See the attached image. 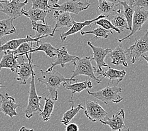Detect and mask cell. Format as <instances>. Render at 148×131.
<instances>
[{"mask_svg":"<svg viewBox=\"0 0 148 131\" xmlns=\"http://www.w3.org/2000/svg\"><path fill=\"white\" fill-rule=\"evenodd\" d=\"M4 1H5V0H0V3L4 2Z\"/></svg>","mask_w":148,"mask_h":131,"instance_id":"obj_42","label":"cell"},{"mask_svg":"<svg viewBox=\"0 0 148 131\" xmlns=\"http://www.w3.org/2000/svg\"><path fill=\"white\" fill-rule=\"evenodd\" d=\"M14 20L12 18L0 20V39L5 35L16 32V28L13 25Z\"/></svg>","mask_w":148,"mask_h":131,"instance_id":"obj_24","label":"cell"},{"mask_svg":"<svg viewBox=\"0 0 148 131\" xmlns=\"http://www.w3.org/2000/svg\"><path fill=\"white\" fill-rule=\"evenodd\" d=\"M6 1H11L12 0H6Z\"/></svg>","mask_w":148,"mask_h":131,"instance_id":"obj_43","label":"cell"},{"mask_svg":"<svg viewBox=\"0 0 148 131\" xmlns=\"http://www.w3.org/2000/svg\"><path fill=\"white\" fill-rule=\"evenodd\" d=\"M90 3H83L77 0H68L61 5H55L53 8L54 10H59L62 12H68L78 15L79 12L88 9L90 6Z\"/></svg>","mask_w":148,"mask_h":131,"instance_id":"obj_10","label":"cell"},{"mask_svg":"<svg viewBox=\"0 0 148 131\" xmlns=\"http://www.w3.org/2000/svg\"><path fill=\"white\" fill-rule=\"evenodd\" d=\"M123 90L121 88L117 86H110V85H108L101 90L95 92H90L89 90H87L89 95L102 101L107 105L110 102L115 104L121 102L123 100V98L121 97L120 93Z\"/></svg>","mask_w":148,"mask_h":131,"instance_id":"obj_4","label":"cell"},{"mask_svg":"<svg viewBox=\"0 0 148 131\" xmlns=\"http://www.w3.org/2000/svg\"><path fill=\"white\" fill-rule=\"evenodd\" d=\"M59 1V0H49V5L51 6L52 7L54 5L58 4ZM52 8H53V7H52Z\"/></svg>","mask_w":148,"mask_h":131,"instance_id":"obj_38","label":"cell"},{"mask_svg":"<svg viewBox=\"0 0 148 131\" xmlns=\"http://www.w3.org/2000/svg\"><path fill=\"white\" fill-rule=\"evenodd\" d=\"M130 58V62L135 63L137 59L148 52V30L143 37L136 40L135 44L127 49Z\"/></svg>","mask_w":148,"mask_h":131,"instance_id":"obj_7","label":"cell"},{"mask_svg":"<svg viewBox=\"0 0 148 131\" xmlns=\"http://www.w3.org/2000/svg\"><path fill=\"white\" fill-rule=\"evenodd\" d=\"M0 98L1 100L0 112L13 119L14 117L18 115L16 108L18 107L19 105L15 102V98L10 96L8 93H5V95H3L2 93H0Z\"/></svg>","mask_w":148,"mask_h":131,"instance_id":"obj_12","label":"cell"},{"mask_svg":"<svg viewBox=\"0 0 148 131\" xmlns=\"http://www.w3.org/2000/svg\"><path fill=\"white\" fill-rule=\"evenodd\" d=\"M37 47V45H34V42H25L21 44L15 51H13L17 57L23 56L27 54H29L31 51Z\"/></svg>","mask_w":148,"mask_h":131,"instance_id":"obj_31","label":"cell"},{"mask_svg":"<svg viewBox=\"0 0 148 131\" xmlns=\"http://www.w3.org/2000/svg\"><path fill=\"white\" fill-rule=\"evenodd\" d=\"M110 32L112 34H113V32L110 30H108L103 29V27H98L97 29H92V30H89V31H80L81 35H84L86 34H93L95 35V38H107L108 37V33Z\"/></svg>","mask_w":148,"mask_h":131,"instance_id":"obj_32","label":"cell"},{"mask_svg":"<svg viewBox=\"0 0 148 131\" xmlns=\"http://www.w3.org/2000/svg\"><path fill=\"white\" fill-rule=\"evenodd\" d=\"M88 45L91 49H92L93 57L92 58V61H95L97 63V68L96 69L97 71H101L102 67H108V65L105 62V58L108 54H110L112 52L110 49H103L100 47H97L94 45L90 41H88Z\"/></svg>","mask_w":148,"mask_h":131,"instance_id":"obj_13","label":"cell"},{"mask_svg":"<svg viewBox=\"0 0 148 131\" xmlns=\"http://www.w3.org/2000/svg\"><path fill=\"white\" fill-rule=\"evenodd\" d=\"M98 5L97 8V13L98 15H104L105 17L110 16V14L115 12V5L106 0H98Z\"/></svg>","mask_w":148,"mask_h":131,"instance_id":"obj_26","label":"cell"},{"mask_svg":"<svg viewBox=\"0 0 148 131\" xmlns=\"http://www.w3.org/2000/svg\"><path fill=\"white\" fill-rule=\"evenodd\" d=\"M53 17L56 22V25L52 30V37L54 36L56 31L58 29L64 27H71L73 25L74 19L70 13L62 12L55 10Z\"/></svg>","mask_w":148,"mask_h":131,"instance_id":"obj_14","label":"cell"},{"mask_svg":"<svg viewBox=\"0 0 148 131\" xmlns=\"http://www.w3.org/2000/svg\"><path fill=\"white\" fill-rule=\"evenodd\" d=\"M106 1L113 3V4L115 5V6H119L121 5V2L127 1V0H106Z\"/></svg>","mask_w":148,"mask_h":131,"instance_id":"obj_37","label":"cell"},{"mask_svg":"<svg viewBox=\"0 0 148 131\" xmlns=\"http://www.w3.org/2000/svg\"><path fill=\"white\" fill-rule=\"evenodd\" d=\"M121 5L124 7V12H124V15L127 20V22L129 30L131 31L132 25V19L135 8L131 4L127 3V1L121 2Z\"/></svg>","mask_w":148,"mask_h":131,"instance_id":"obj_30","label":"cell"},{"mask_svg":"<svg viewBox=\"0 0 148 131\" xmlns=\"http://www.w3.org/2000/svg\"><path fill=\"white\" fill-rule=\"evenodd\" d=\"M37 47L34 49V50L31 51L30 53H33L34 52L42 51L44 52L49 58H53L54 56H57L59 48H56L50 43L47 42H42L40 40L37 42Z\"/></svg>","mask_w":148,"mask_h":131,"instance_id":"obj_23","label":"cell"},{"mask_svg":"<svg viewBox=\"0 0 148 131\" xmlns=\"http://www.w3.org/2000/svg\"><path fill=\"white\" fill-rule=\"evenodd\" d=\"M45 105L44 106V108L42 112H39V115L41 116L42 119L44 122H47L51 119V117L53 113L54 107L55 102L52 100L51 98H44Z\"/></svg>","mask_w":148,"mask_h":131,"instance_id":"obj_27","label":"cell"},{"mask_svg":"<svg viewBox=\"0 0 148 131\" xmlns=\"http://www.w3.org/2000/svg\"><path fill=\"white\" fill-rule=\"evenodd\" d=\"M69 103H71L72 104L71 108L68 110V111H66L64 113V115L62 116V119L61 120V123H62V124L64 126L68 125L69 123L71 122V120L77 114H78L81 110H84V107H83V105L81 104L77 105V107L75 108L73 100H70Z\"/></svg>","mask_w":148,"mask_h":131,"instance_id":"obj_25","label":"cell"},{"mask_svg":"<svg viewBox=\"0 0 148 131\" xmlns=\"http://www.w3.org/2000/svg\"><path fill=\"white\" fill-rule=\"evenodd\" d=\"M93 23L95 25H99L101 27H103V29L108 30H115V32H117V33L121 32V30L117 29V27H115L110 21H109L107 19H104V18H102V19H100L98 20L95 21V22H93Z\"/></svg>","mask_w":148,"mask_h":131,"instance_id":"obj_34","label":"cell"},{"mask_svg":"<svg viewBox=\"0 0 148 131\" xmlns=\"http://www.w3.org/2000/svg\"><path fill=\"white\" fill-rule=\"evenodd\" d=\"M111 22L115 27L121 30V32L125 29L129 30L127 22L124 15V12L121 10H117V13L111 20Z\"/></svg>","mask_w":148,"mask_h":131,"instance_id":"obj_29","label":"cell"},{"mask_svg":"<svg viewBox=\"0 0 148 131\" xmlns=\"http://www.w3.org/2000/svg\"><path fill=\"white\" fill-rule=\"evenodd\" d=\"M29 3V0H25L20 2V0H12L8 1L5 0L4 2L0 3V12L5 13L10 18L16 19L22 15V10Z\"/></svg>","mask_w":148,"mask_h":131,"instance_id":"obj_8","label":"cell"},{"mask_svg":"<svg viewBox=\"0 0 148 131\" xmlns=\"http://www.w3.org/2000/svg\"><path fill=\"white\" fill-rule=\"evenodd\" d=\"M95 73L99 74L100 76L103 78H107L108 79V85H110L111 83L114 82V80H116V84L121 83L122 80L124 79L126 75V71L125 70H117L114 68H112L110 67H108V69L106 71H104L103 70L97 71L95 69Z\"/></svg>","mask_w":148,"mask_h":131,"instance_id":"obj_18","label":"cell"},{"mask_svg":"<svg viewBox=\"0 0 148 131\" xmlns=\"http://www.w3.org/2000/svg\"><path fill=\"white\" fill-rule=\"evenodd\" d=\"M34 68L32 70V76L30 83L29 96L28 100L27 106L25 110V115L27 119H30L36 112H42V104L40 100L42 97L38 95L36 91V83H35V76L36 73L34 71Z\"/></svg>","mask_w":148,"mask_h":131,"instance_id":"obj_3","label":"cell"},{"mask_svg":"<svg viewBox=\"0 0 148 131\" xmlns=\"http://www.w3.org/2000/svg\"><path fill=\"white\" fill-rule=\"evenodd\" d=\"M20 131H23V130H34V129H27V128H26L25 127H21V128L20 129Z\"/></svg>","mask_w":148,"mask_h":131,"instance_id":"obj_39","label":"cell"},{"mask_svg":"<svg viewBox=\"0 0 148 131\" xmlns=\"http://www.w3.org/2000/svg\"><path fill=\"white\" fill-rule=\"evenodd\" d=\"M105 16L104 15H100L97 17L96 19H95L93 20H86L84 22H77L75 21L74 20L73 23V25L71 27V29H70L69 30H68L66 32H64L61 34L60 35V38H61V40L64 42L67 37L69 36V35H71L75 34L76 33L82 31V30L83 29L84 27H85L86 26H90L91 23H93L95 22V21L98 20L100 19H102V18H105Z\"/></svg>","mask_w":148,"mask_h":131,"instance_id":"obj_19","label":"cell"},{"mask_svg":"<svg viewBox=\"0 0 148 131\" xmlns=\"http://www.w3.org/2000/svg\"><path fill=\"white\" fill-rule=\"evenodd\" d=\"M127 52L126 50H124L121 46H117L112 51L110 54V57L112 59L111 63L116 66L122 64L127 68L128 66L127 62Z\"/></svg>","mask_w":148,"mask_h":131,"instance_id":"obj_20","label":"cell"},{"mask_svg":"<svg viewBox=\"0 0 148 131\" xmlns=\"http://www.w3.org/2000/svg\"><path fill=\"white\" fill-rule=\"evenodd\" d=\"M48 37L47 35H42L38 37H32L30 35H27L25 38H19L16 39L10 40L6 42L5 44L0 45V52L5 51H15L19 46L25 42H38L42 38H45Z\"/></svg>","mask_w":148,"mask_h":131,"instance_id":"obj_16","label":"cell"},{"mask_svg":"<svg viewBox=\"0 0 148 131\" xmlns=\"http://www.w3.org/2000/svg\"><path fill=\"white\" fill-rule=\"evenodd\" d=\"M90 79L84 81L83 82H76L74 84H71V83H69L68 82H64L62 83V86L66 89L71 91V100H73V97L75 93H80V92L83 91L84 90H88L89 88H93L92 83L91 82Z\"/></svg>","mask_w":148,"mask_h":131,"instance_id":"obj_21","label":"cell"},{"mask_svg":"<svg viewBox=\"0 0 148 131\" xmlns=\"http://www.w3.org/2000/svg\"><path fill=\"white\" fill-rule=\"evenodd\" d=\"M18 58L14 54L13 51H5L4 55L0 61V71L1 69H10L12 72H16L18 69L20 64L17 61Z\"/></svg>","mask_w":148,"mask_h":131,"instance_id":"obj_17","label":"cell"},{"mask_svg":"<svg viewBox=\"0 0 148 131\" xmlns=\"http://www.w3.org/2000/svg\"><path fill=\"white\" fill-rule=\"evenodd\" d=\"M2 87H4V86H2V83H1V81H0V89H1V88H2Z\"/></svg>","mask_w":148,"mask_h":131,"instance_id":"obj_41","label":"cell"},{"mask_svg":"<svg viewBox=\"0 0 148 131\" xmlns=\"http://www.w3.org/2000/svg\"><path fill=\"white\" fill-rule=\"evenodd\" d=\"M41 77L37 79L38 82L44 84L47 87V89L49 91L50 98L54 101L58 100V88L61 86V84L64 82L72 83V81H78L75 78H67L64 76L59 73L57 71H51L47 72L45 71L40 70Z\"/></svg>","mask_w":148,"mask_h":131,"instance_id":"obj_1","label":"cell"},{"mask_svg":"<svg viewBox=\"0 0 148 131\" xmlns=\"http://www.w3.org/2000/svg\"><path fill=\"white\" fill-rule=\"evenodd\" d=\"M91 61L92 58L87 56L82 58L77 57L74 60L73 62L75 68L73 72L71 78H75V77L79 75L86 76L90 79L95 80L98 84H100L101 82V80L95 75V73L96 68L92 66Z\"/></svg>","mask_w":148,"mask_h":131,"instance_id":"obj_2","label":"cell"},{"mask_svg":"<svg viewBox=\"0 0 148 131\" xmlns=\"http://www.w3.org/2000/svg\"><path fill=\"white\" fill-rule=\"evenodd\" d=\"M66 131H79V127L75 123H69L66 125Z\"/></svg>","mask_w":148,"mask_h":131,"instance_id":"obj_36","label":"cell"},{"mask_svg":"<svg viewBox=\"0 0 148 131\" xmlns=\"http://www.w3.org/2000/svg\"><path fill=\"white\" fill-rule=\"evenodd\" d=\"M84 115L90 121L95 122L106 120L108 112L97 102L87 100Z\"/></svg>","mask_w":148,"mask_h":131,"instance_id":"obj_6","label":"cell"},{"mask_svg":"<svg viewBox=\"0 0 148 131\" xmlns=\"http://www.w3.org/2000/svg\"><path fill=\"white\" fill-rule=\"evenodd\" d=\"M147 20H148V10L144 9L141 7H136L133 15L132 30L130 31V33L124 38L116 40L119 43H121L122 41L130 38L134 34L141 30L143 25Z\"/></svg>","mask_w":148,"mask_h":131,"instance_id":"obj_5","label":"cell"},{"mask_svg":"<svg viewBox=\"0 0 148 131\" xmlns=\"http://www.w3.org/2000/svg\"><path fill=\"white\" fill-rule=\"evenodd\" d=\"M132 6L141 8L148 10V0H132Z\"/></svg>","mask_w":148,"mask_h":131,"instance_id":"obj_35","label":"cell"},{"mask_svg":"<svg viewBox=\"0 0 148 131\" xmlns=\"http://www.w3.org/2000/svg\"><path fill=\"white\" fill-rule=\"evenodd\" d=\"M28 59V62H23L21 63L18 69L15 72L18 77L15 78V79L19 81L21 84H26L27 81L32 76V70L33 68H36L38 66L35 65L32 61V53H29L25 55Z\"/></svg>","mask_w":148,"mask_h":131,"instance_id":"obj_9","label":"cell"},{"mask_svg":"<svg viewBox=\"0 0 148 131\" xmlns=\"http://www.w3.org/2000/svg\"><path fill=\"white\" fill-rule=\"evenodd\" d=\"M32 8H38L48 13H50L52 10H54L49 4V0H32Z\"/></svg>","mask_w":148,"mask_h":131,"instance_id":"obj_33","label":"cell"},{"mask_svg":"<svg viewBox=\"0 0 148 131\" xmlns=\"http://www.w3.org/2000/svg\"><path fill=\"white\" fill-rule=\"evenodd\" d=\"M77 58V56L69 54L66 47L62 46V47L59 48L57 54V58L55 60V61L51 63V66L50 68H49L45 71H51L56 66H60L62 68H64L67 63L73 62L74 60Z\"/></svg>","mask_w":148,"mask_h":131,"instance_id":"obj_15","label":"cell"},{"mask_svg":"<svg viewBox=\"0 0 148 131\" xmlns=\"http://www.w3.org/2000/svg\"><path fill=\"white\" fill-rule=\"evenodd\" d=\"M141 57H143V58L144 59H145L146 61H147V62L148 63V56H147V55H146V54H144L142 55Z\"/></svg>","mask_w":148,"mask_h":131,"instance_id":"obj_40","label":"cell"},{"mask_svg":"<svg viewBox=\"0 0 148 131\" xmlns=\"http://www.w3.org/2000/svg\"><path fill=\"white\" fill-rule=\"evenodd\" d=\"M125 114L124 109H121L115 115H112V118H107L106 120H101L100 122L104 125L110 127L112 131L129 130V128L125 124Z\"/></svg>","mask_w":148,"mask_h":131,"instance_id":"obj_11","label":"cell"},{"mask_svg":"<svg viewBox=\"0 0 148 131\" xmlns=\"http://www.w3.org/2000/svg\"><path fill=\"white\" fill-rule=\"evenodd\" d=\"M21 12L22 15L29 18L31 22L42 21L43 23H45V18L47 16V13H49L46 11L38 8H31L29 10H25L23 8Z\"/></svg>","mask_w":148,"mask_h":131,"instance_id":"obj_22","label":"cell"},{"mask_svg":"<svg viewBox=\"0 0 148 131\" xmlns=\"http://www.w3.org/2000/svg\"><path fill=\"white\" fill-rule=\"evenodd\" d=\"M32 29L36 32V37H40L42 35L52 37L53 29L48 23H39L36 22H32Z\"/></svg>","mask_w":148,"mask_h":131,"instance_id":"obj_28","label":"cell"}]
</instances>
